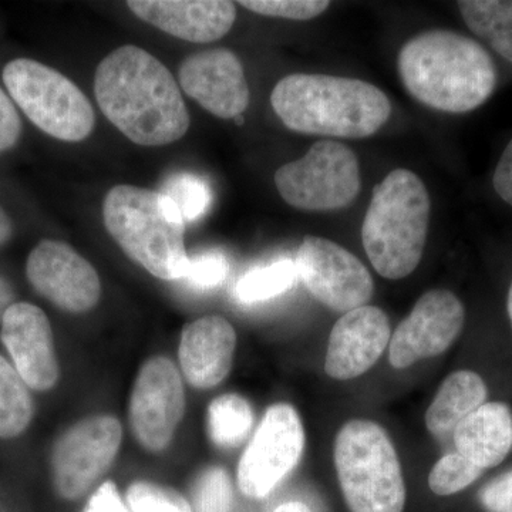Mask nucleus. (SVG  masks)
I'll return each mask as SVG.
<instances>
[{"mask_svg": "<svg viewBox=\"0 0 512 512\" xmlns=\"http://www.w3.org/2000/svg\"><path fill=\"white\" fill-rule=\"evenodd\" d=\"M94 94L107 120L138 146H167L190 128L173 74L140 47H119L101 60Z\"/></svg>", "mask_w": 512, "mask_h": 512, "instance_id": "f257e3e1", "label": "nucleus"}, {"mask_svg": "<svg viewBox=\"0 0 512 512\" xmlns=\"http://www.w3.org/2000/svg\"><path fill=\"white\" fill-rule=\"evenodd\" d=\"M400 79L407 92L430 109L461 114L490 99L497 84L493 57L476 40L427 30L400 50Z\"/></svg>", "mask_w": 512, "mask_h": 512, "instance_id": "f03ea898", "label": "nucleus"}, {"mask_svg": "<svg viewBox=\"0 0 512 512\" xmlns=\"http://www.w3.org/2000/svg\"><path fill=\"white\" fill-rule=\"evenodd\" d=\"M271 104L289 130L309 136L370 137L392 113L379 87L329 74H289L276 84Z\"/></svg>", "mask_w": 512, "mask_h": 512, "instance_id": "7ed1b4c3", "label": "nucleus"}, {"mask_svg": "<svg viewBox=\"0 0 512 512\" xmlns=\"http://www.w3.org/2000/svg\"><path fill=\"white\" fill-rule=\"evenodd\" d=\"M107 231L133 261L164 281L184 279L190 256L185 252V222L161 191L116 185L103 202Z\"/></svg>", "mask_w": 512, "mask_h": 512, "instance_id": "20e7f679", "label": "nucleus"}, {"mask_svg": "<svg viewBox=\"0 0 512 512\" xmlns=\"http://www.w3.org/2000/svg\"><path fill=\"white\" fill-rule=\"evenodd\" d=\"M431 202L423 181L397 168L376 185L363 220V247L383 278L403 279L419 266L429 232Z\"/></svg>", "mask_w": 512, "mask_h": 512, "instance_id": "39448f33", "label": "nucleus"}, {"mask_svg": "<svg viewBox=\"0 0 512 512\" xmlns=\"http://www.w3.org/2000/svg\"><path fill=\"white\" fill-rule=\"evenodd\" d=\"M340 488L352 512H403L406 485L392 440L370 420H350L335 441Z\"/></svg>", "mask_w": 512, "mask_h": 512, "instance_id": "423d86ee", "label": "nucleus"}, {"mask_svg": "<svg viewBox=\"0 0 512 512\" xmlns=\"http://www.w3.org/2000/svg\"><path fill=\"white\" fill-rule=\"evenodd\" d=\"M2 77L10 99L49 136L77 143L92 134V104L69 77L32 59L12 60Z\"/></svg>", "mask_w": 512, "mask_h": 512, "instance_id": "0eeeda50", "label": "nucleus"}, {"mask_svg": "<svg viewBox=\"0 0 512 512\" xmlns=\"http://www.w3.org/2000/svg\"><path fill=\"white\" fill-rule=\"evenodd\" d=\"M274 180L285 202L302 211L342 210L362 187L356 154L330 140L313 144L305 156L282 165Z\"/></svg>", "mask_w": 512, "mask_h": 512, "instance_id": "6e6552de", "label": "nucleus"}, {"mask_svg": "<svg viewBox=\"0 0 512 512\" xmlns=\"http://www.w3.org/2000/svg\"><path fill=\"white\" fill-rule=\"evenodd\" d=\"M305 448L301 417L289 404L266 412L239 461L238 485L249 498H264L298 466Z\"/></svg>", "mask_w": 512, "mask_h": 512, "instance_id": "1a4fd4ad", "label": "nucleus"}, {"mask_svg": "<svg viewBox=\"0 0 512 512\" xmlns=\"http://www.w3.org/2000/svg\"><path fill=\"white\" fill-rule=\"evenodd\" d=\"M296 271L316 301L332 311L348 313L366 306L375 292L365 265L336 242L303 238L296 255Z\"/></svg>", "mask_w": 512, "mask_h": 512, "instance_id": "9d476101", "label": "nucleus"}, {"mask_svg": "<svg viewBox=\"0 0 512 512\" xmlns=\"http://www.w3.org/2000/svg\"><path fill=\"white\" fill-rule=\"evenodd\" d=\"M121 443L119 420L97 416L77 423L57 441L53 478L67 500L82 497L113 463Z\"/></svg>", "mask_w": 512, "mask_h": 512, "instance_id": "9b49d317", "label": "nucleus"}, {"mask_svg": "<svg viewBox=\"0 0 512 512\" xmlns=\"http://www.w3.org/2000/svg\"><path fill=\"white\" fill-rule=\"evenodd\" d=\"M466 311L453 292L424 293L390 339V363L406 369L419 360L446 352L463 330Z\"/></svg>", "mask_w": 512, "mask_h": 512, "instance_id": "f8f14e48", "label": "nucleus"}, {"mask_svg": "<svg viewBox=\"0 0 512 512\" xmlns=\"http://www.w3.org/2000/svg\"><path fill=\"white\" fill-rule=\"evenodd\" d=\"M183 413L184 387L173 362L165 357L148 360L131 396L130 421L137 440L148 450H163Z\"/></svg>", "mask_w": 512, "mask_h": 512, "instance_id": "ddd939ff", "label": "nucleus"}, {"mask_svg": "<svg viewBox=\"0 0 512 512\" xmlns=\"http://www.w3.org/2000/svg\"><path fill=\"white\" fill-rule=\"evenodd\" d=\"M30 285L64 311H90L101 295L96 269L64 242L45 239L26 262Z\"/></svg>", "mask_w": 512, "mask_h": 512, "instance_id": "4468645a", "label": "nucleus"}, {"mask_svg": "<svg viewBox=\"0 0 512 512\" xmlns=\"http://www.w3.org/2000/svg\"><path fill=\"white\" fill-rule=\"evenodd\" d=\"M187 96L220 119H237L248 109L251 93L241 60L229 49L188 56L178 72Z\"/></svg>", "mask_w": 512, "mask_h": 512, "instance_id": "2eb2a0df", "label": "nucleus"}, {"mask_svg": "<svg viewBox=\"0 0 512 512\" xmlns=\"http://www.w3.org/2000/svg\"><path fill=\"white\" fill-rule=\"evenodd\" d=\"M0 339L23 382L49 390L59 377L52 326L42 309L28 302L13 303L2 319Z\"/></svg>", "mask_w": 512, "mask_h": 512, "instance_id": "dca6fc26", "label": "nucleus"}, {"mask_svg": "<svg viewBox=\"0 0 512 512\" xmlns=\"http://www.w3.org/2000/svg\"><path fill=\"white\" fill-rule=\"evenodd\" d=\"M390 322L376 306H362L345 313L330 333L325 370L336 380H350L363 375L390 342Z\"/></svg>", "mask_w": 512, "mask_h": 512, "instance_id": "f3484780", "label": "nucleus"}, {"mask_svg": "<svg viewBox=\"0 0 512 512\" xmlns=\"http://www.w3.org/2000/svg\"><path fill=\"white\" fill-rule=\"evenodd\" d=\"M127 6L138 19L192 43L220 40L237 19V6L227 0H130Z\"/></svg>", "mask_w": 512, "mask_h": 512, "instance_id": "a211bd4d", "label": "nucleus"}, {"mask_svg": "<svg viewBox=\"0 0 512 512\" xmlns=\"http://www.w3.org/2000/svg\"><path fill=\"white\" fill-rule=\"evenodd\" d=\"M237 335L221 316H205L185 326L180 363L185 377L198 389L220 384L231 370Z\"/></svg>", "mask_w": 512, "mask_h": 512, "instance_id": "6ab92c4d", "label": "nucleus"}, {"mask_svg": "<svg viewBox=\"0 0 512 512\" xmlns=\"http://www.w3.org/2000/svg\"><path fill=\"white\" fill-rule=\"evenodd\" d=\"M453 434L457 453L481 470L497 467L512 450V410L505 403H484Z\"/></svg>", "mask_w": 512, "mask_h": 512, "instance_id": "aec40b11", "label": "nucleus"}, {"mask_svg": "<svg viewBox=\"0 0 512 512\" xmlns=\"http://www.w3.org/2000/svg\"><path fill=\"white\" fill-rule=\"evenodd\" d=\"M487 386L477 373L458 370L441 383L439 392L426 413V426L434 436L454 431L468 414L487 400Z\"/></svg>", "mask_w": 512, "mask_h": 512, "instance_id": "412c9836", "label": "nucleus"}, {"mask_svg": "<svg viewBox=\"0 0 512 512\" xmlns=\"http://www.w3.org/2000/svg\"><path fill=\"white\" fill-rule=\"evenodd\" d=\"M457 5L471 32L512 63V0H460Z\"/></svg>", "mask_w": 512, "mask_h": 512, "instance_id": "4be33fe9", "label": "nucleus"}, {"mask_svg": "<svg viewBox=\"0 0 512 512\" xmlns=\"http://www.w3.org/2000/svg\"><path fill=\"white\" fill-rule=\"evenodd\" d=\"M26 386L15 367L0 356V439L19 436L32 420V397Z\"/></svg>", "mask_w": 512, "mask_h": 512, "instance_id": "5701e85b", "label": "nucleus"}, {"mask_svg": "<svg viewBox=\"0 0 512 512\" xmlns=\"http://www.w3.org/2000/svg\"><path fill=\"white\" fill-rule=\"evenodd\" d=\"M254 413L244 397L225 394L211 403L208 427L211 439L220 447H235L247 439Z\"/></svg>", "mask_w": 512, "mask_h": 512, "instance_id": "b1692460", "label": "nucleus"}, {"mask_svg": "<svg viewBox=\"0 0 512 512\" xmlns=\"http://www.w3.org/2000/svg\"><path fill=\"white\" fill-rule=\"evenodd\" d=\"M296 279L298 271L295 261L279 259L274 264L259 266L242 276L235 288V296L245 305L269 301L289 291Z\"/></svg>", "mask_w": 512, "mask_h": 512, "instance_id": "393cba45", "label": "nucleus"}, {"mask_svg": "<svg viewBox=\"0 0 512 512\" xmlns=\"http://www.w3.org/2000/svg\"><path fill=\"white\" fill-rule=\"evenodd\" d=\"M161 192L177 205L185 224L201 218L212 201L210 187L194 174L171 175Z\"/></svg>", "mask_w": 512, "mask_h": 512, "instance_id": "a878e982", "label": "nucleus"}, {"mask_svg": "<svg viewBox=\"0 0 512 512\" xmlns=\"http://www.w3.org/2000/svg\"><path fill=\"white\" fill-rule=\"evenodd\" d=\"M484 470L471 463L460 453H450L441 457L429 476L430 490L434 494L453 495L460 493L468 485L477 481Z\"/></svg>", "mask_w": 512, "mask_h": 512, "instance_id": "bb28decb", "label": "nucleus"}, {"mask_svg": "<svg viewBox=\"0 0 512 512\" xmlns=\"http://www.w3.org/2000/svg\"><path fill=\"white\" fill-rule=\"evenodd\" d=\"M197 512H231L232 485L224 468L205 471L195 491Z\"/></svg>", "mask_w": 512, "mask_h": 512, "instance_id": "cd10ccee", "label": "nucleus"}, {"mask_svg": "<svg viewBox=\"0 0 512 512\" xmlns=\"http://www.w3.org/2000/svg\"><path fill=\"white\" fill-rule=\"evenodd\" d=\"M239 5L271 18L311 20L329 8L328 0H241Z\"/></svg>", "mask_w": 512, "mask_h": 512, "instance_id": "c85d7f7f", "label": "nucleus"}, {"mask_svg": "<svg viewBox=\"0 0 512 512\" xmlns=\"http://www.w3.org/2000/svg\"><path fill=\"white\" fill-rule=\"evenodd\" d=\"M127 500L133 512H191L183 497L153 484L131 485Z\"/></svg>", "mask_w": 512, "mask_h": 512, "instance_id": "c756f323", "label": "nucleus"}, {"mask_svg": "<svg viewBox=\"0 0 512 512\" xmlns=\"http://www.w3.org/2000/svg\"><path fill=\"white\" fill-rule=\"evenodd\" d=\"M229 274L227 256L221 252L210 251L188 259L184 281L200 289H211L221 285Z\"/></svg>", "mask_w": 512, "mask_h": 512, "instance_id": "7c9ffc66", "label": "nucleus"}, {"mask_svg": "<svg viewBox=\"0 0 512 512\" xmlns=\"http://www.w3.org/2000/svg\"><path fill=\"white\" fill-rule=\"evenodd\" d=\"M480 501L488 512H512V471L485 485Z\"/></svg>", "mask_w": 512, "mask_h": 512, "instance_id": "2f4dec72", "label": "nucleus"}, {"mask_svg": "<svg viewBox=\"0 0 512 512\" xmlns=\"http://www.w3.org/2000/svg\"><path fill=\"white\" fill-rule=\"evenodd\" d=\"M22 136V121L8 94L0 89V153L18 144Z\"/></svg>", "mask_w": 512, "mask_h": 512, "instance_id": "473e14b6", "label": "nucleus"}, {"mask_svg": "<svg viewBox=\"0 0 512 512\" xmlns=\"http://www.w3.org/2000/svg\"><path fill=\"white\" fill-rule=\"evenodd\" d=\"M84 512H128L121 501L116 485L107 481L90 498Z\"/></svg>", "mask_w": 512, "mask_h": 512, "instance_id": "72a5a7b5", "label": "nucleus"}, {"mask_svg": "<svg viewBox=\"0 0 512 512\" xmlns=\"http://www.w3.org/2000/svg\"><path fill=\"white\" fill-rule=\"evenodd\" d=\"M494 190L512 207V140L498 161L493 177Z\"/></svg>", "mask_w": 512, "mask_h": 512, "instance_id": "f704fd0d", "label": "nucleus"}, {"mask_svg": "<svg viewBox=\"0 0 512 512\" xmlns=\"http://www.w3.org/2000/svg\"><path fill=\"white\" fill-rule=\"evenodd\" d=\"M13 299H15V292H13L12 286L0 278V322H2L3 315L13 305Z\"/></svg>", "mask_w": 512, "mask_h": 512, "instance_id": "c9c22d12", "label": "nucleus"}, {"mask_svg": "<svg viewBox=\"0 0 512 512\" xmlns=\"http://www.w3.org/2000/svg\"><path fill=\"white\" fill-rule=\"evenodd\" d=\"M13 225L12 220H10L9 215L6 214V211L0 207V245L8 242L10 237H12Z\"/></svg>", "mask_w": 512, "mask_h": 512, "instance_id": "e433bc0d", "label": "nucleus"}, {"mask_svg": "<svg viewBox=\"0 0 512 512\" xmlns=\"http://www.w3.org/2000/svg\"><path fill=\"white\" fill-rule=\"evenodd\" d=\"M274 512H313L308 505L299 503V501H291V503H285L279 505Z\"/></svg>", "mask_w": 512, "mask_h": 512, "instance_id": "4c0bfd02", "label": "nucleus"}, {"mask_svg": "<svg viewBox=\"0 0 512 512\" xmlns=\"http://www.w3.org/2000/svg\"><path fill=\"white\" fill-rule=\"evenodd\" d=\"M507 309H508V316H510L511 323H512V284H511L510 292H508Z\"/></svg>", "mask_w": 512, "mask_h": 512, "instance_id": "58836bf2", "label": "nucleus"}]
</instances>
